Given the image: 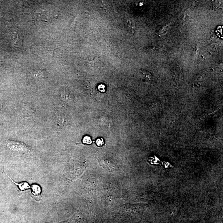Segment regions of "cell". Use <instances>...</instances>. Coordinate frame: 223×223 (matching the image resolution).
Masks as SVG:
<instances>
[{
	"mask_svg": "<svg viewBox=\"0 0 223 223\" xmlns=\"http://www.w3.org/2000/svg\"><path fill=\"white\" fill-rule=\"evenodd\" d=\"M7 146L8 148L11 150L19 151L27 154H31L32 152V150L29 147L25 144L19 142L10 141L7 142Z\"/></svg>",
	"mask_w": 223,
	"mask_h": 223,
	"instance_id": "1",
	"label": "cell"
},
{
	"mask_svg": "<svg viewBox=\"0 0 223 223\" xmlns=\"http://www.w3.org/2000/svg\"><path fill=\"white\" fill-rule=\"evenodd\" d=\"M7 177L9 178L11 180V182L12 183H14L16 186H18L19 190H20L22 192L26 191V190L29 189L31 188L29 184L27 182H22L17 183L14 182L12 179H11V178H10L8 176H7Z\"/></svg>",
	"mask_w": 223,
	"mask_h": 223,
	"instance_id": "2",
	"label": "cell"
},
{
	"mask_svg": "<svg viewBox=\"0 0 223 223\" xmlns=\"http://www.w3.org/2000/svg\"><path fill=\"white\" fill-rule=\"evenodd\" d=\"M101 165L106 170L110 172H112V171L116 170V167L113 165L112 163L110 162L109 161H103L102 162H101Z\"/></svg>",
	"mask_w": 223,
	"mask_h": 223,
	"instance_id": "3",
	"label": "cell"
},
{
	"mask_svg": "<svg viewBox=\"0 0 223 223\" xmlns=\"http://www.w3.org/2000/svg\"><path fill=\"white\" fill-rule=\"evenodd\" d=\"M31 193L34 196H39L41 194V188L39 185L34 184L31 185Z\"/></svg>",
	"mask_w": 223,
	"mask_h": 223,
	"instance_id": "4",
	"label": "cell"
},
{
	"mask_svg": "<svg viewBox=\"0 0 223 223\" xmlns=\"http://www.w3.org/2000/svg\"><path fill=\"white\" fill-rule=\"evenodd\" d=\"M33 75L37 78H45L46 75V71L45 70H38L35 71L33 73Z\"/></svg>",
	"mask_w": 223,
	"mask_h": 223,
	"instance_id": "5",
	"label": "cell"
},
{
	"mask_svg": "<svg viewBox=\"0 0 223 223\" xmlns=\"http://www.w3.org/2000/svg\"><path fill=\"white\" fill-rule=\"evenodd\" d=\"M83 143L86 144L90 145L92 143V140L90 137L88 136H86L84 137L83 139Z\"/></svg>",
	"mask_w": 223,
	"mask_h": 223,
	"instance_id": "6",
	"label": "cell"
},
{
	"mask_svg": "<svg viewBox=\"0 0 223 223\" xmlns=\"http://www.w3.org/2000/svg\"><path fill=\"white\" fill-rule=\"evenodd\" d=\"M96 143L97 145L99 146H101L104 144V141L103 139H98L96 140Z\"/></svg>",
	"mask_w": 223,
	"mask_h": 223,
	"instance_id": "7",
	"label": "cell"
},
{
	"mask_svg": "<svg viewBox=\"0 0 223 223\" xmlns=\"http://www.w3.org/2000/svg\"><path fill=\"white\" fill-rule=\"evenodd\" d=\"M105 86L103 84L99 85V86H98V88H99V90L100 91H101V92H104L105 91Z\"/></svg>",
	"mask_w": 223,
	"mask_h": 223,
	"instance_id": "8",
	"label": "cell"
}]
</instances>
